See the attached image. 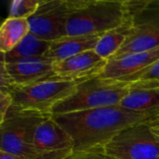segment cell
I'll list each match as a JSON object with an SVG mask.
<instances>
[{"mask_svg":"<svg viewBox=\"0 0 159 159\" xmlns=\"http://www.w3.org/2000/svg\"><path fill=\"white\" fill-rule=\"evenodd\" d=\"M115 159H159V136L144 123L131 126L104 146Z\"/></svg>","mask_w":159,"mask_h":159,"instance_id":"7","label":"cell"},{"mask_svg":"<svg viewBox=\"0 0 159 159\" xmlns=\"http://www.w3.org/2000/svg\"><path fill=\"white\" fill-rule=\"evenodd\" d=\"M103 34L89 35H66L50 42L44 57L55 61L69 59L89 50H94Z\"/></svg>","mask_w":159,"mask_h":159,"instance_id":"13","label":"cell"},{"mask_svg":"<svg viewBox=\"0 0 159 159\" xmlns=\"http://www.w3.org/2000/svg\"><path fill=\"white\" fill-rule=\"evenodd\" d=\"M49 45V41L44 40L30 32L11 51L1 53V58H3L6 62H13L30 58L44 57Z\"/></svg>","mask_w":159,"mask_h":159,"instance_id":"14","label":"cell"},{"mask_svg":"<svg viewBox=\"0 0 159 159\" xmlns=\"http://www.w3.org/2000/svg\"><path fill=\"white\" fill-rule=\"evenodd\" d=\"M129 91L130 83L97 75L79 83L75 92L58 103L51 114L61 115L119 105Z\"/></svg>","mask_w":159,"mask_h":159,"instance_id":"3","label":"cell"},{"mask_svg":"<svg viewBox=\"0 0 159 159\" xmlns=\"http://www.w3.org/2000/svg\"><path fill=\"white\" fill-rule=\"evenodd\" d=\"M40 0H13L9 7V18L28 20L36 11Z\"/></svg>","mask_w":159,"mask_h":159,"instance_id":"19","label":"cell"},{"mask_svg":"<svg viewBox=\"0 0 159 159\" xmlns=\"http://www.w3.org/2000/svg\"><path fill=\"white\" fill-rule=\"evenodd\" d=\"M130 31L122 48L109 60L159 47V0H126Z\"/></svg>","mask_w":159,"mask_h":159,"instance_id":"4","label":"cell"},{"mask_svg":"<svg viewBox=\"0 0 159 159\" xmlns=\"http://www.w3.org/2000/svg\"><path fill=\"white\" fill-rule=\"evenodd\" d=\"M159 60V47L130 54L117 60L108 61L107 65L99 75L104 79L125 81L143 73Z\"/></svg>","mask_w":159,"mask_h":159,"instance_id":"12","label":"cell"},{"mask_svg":"<svg viewBox=\"0 0 159 159\" xmlns=\"http://www.w3.org/2000/svg\"><path fill=\"white\" fill-rule=\"evenodd\" d=\"M108 61L94 50L85 51L69 59L53 62L55 80L85 81L100 75Z\"/></svg>","mask_w":159,"mask_h":159,"instance_id":"10","label":"cell"},{"mask_svg":"<svg viewBox=\"0 0 159 159\" xmlns=\"http://www.w3.org/2000/svg\"><path fill=\"white\" fill-rule=\"evenodd\" d=\"M13 105V98L11 93L7 89H0V123L5 119L8 110Z\"/></svg>","mask_w":159,"mask_h":159,"instance_id":"21","label":"cell"},{"mask_svg":"<svg viewBox=\"0 0 159 159\" xmlns=\"http://www.w3.org/2000/svg\"><path fill=\"white\" fill-rule=\"evenodd\" d=\"M159 114L136 112L121 105L68 114L52 115L74 141V151L104 150V146L126 129L144 123Z\"/></svg>","mask_w":159,"mask_h":159,"instance_id":"1","label":"cell"},{"mask_svg":"<svg viewBox=\"0 0 159 159\" xmlns=\"http://www.w3.org/2000/svg\"><path fill=\"white\" fill-rule=\"evenodd\" d=\"M128 13V11H127ZM130 31V20L128 15L126 21L119 27L102 35L94 51L102 59L109 61L124 45Z\"/></svg>","mask_w":159,"mask_h":159,"instance_id":"17","label":"cell"},{"mask_svg":"<svg viewBox=\"0 0 159 159\" xmlns=\"http://www.w3.org/2000/svg\"><path fill=\"white\" fill-rule=\"evenodd\" d=\"M35 159H64L74 152L71 136L51 116L36 129L34 140Z\"/></svg>","mask_w":159,"mask_h":159,"instance_id":"9","label":"cell"},{"mask_svg":"<svg viewBox=\"0 0 159 159\" xmlns=\"http://www.w3.org/2000/svg\"><path fill=\"white\" fill-rule=\"evenodd\" d=\"M0 159H24L20 157L12 155V154H8L3 151H0Z\"/></svg>","mask_w":159,"mask_h":159,"instance_id":"23","label":"cell"},{"mask_svg":"<svg viewBox=\"0 0 159 159\" xmlns=\"http://www.w3.org/2000/svg\"><path fill=\"white\" fill-rule=\"evenodd\" d=\"M122 107L136 111L159 114V89H134L120 102Z\"/></svg>","mask_w":159,"mask_h":159,"instance_id":"15","label":"cell"},{"mask_svg":"<svg viewBox=\"0 0 159 159\" xmlns=\"http://www.w3.org/2000/svg\"><path fill=\"white\" fill-rule=\"evenodd\" d=\"M5 63L13 87H26L45 81H56L53 61L46 57L30 58L13 62L5 61Z\"/></svg>","mask_w":159,"mask_h":159,"instance_id":"11","label":"cell"},{"mask_svg":"<svg viewBox=\"0 0 159 159\" xmlns=\"http://www.w3.org/2000/svg\"><path fill=\"white\" fill-rule=\"evenodd\" d=\"M30 33V24L26 19L7 17L0 28V51L7 53L16 48Z\"/></svg>","mask_w":159,"mask_h":159,"instance_id":"16","label":"cell"},{"mask_svg":"<svg viewBox=\"0 0 159 159\" xmlns=\"http://www.w3.org/2000/svg\"><path fill=\"white\" fill-rule=\"evenodd\" d=\"M64 159H115L108 156L104 150L74 151Z\"/></svg>","mask_w":159,"mask_h":159,"instance_id":"20","label":"cell"},{"mask_svg":"<svg viewBox=\"0 0 159 159\" xmlns=\"http://www.w3.org/2000/svg\"><path fill=\"white\" fill-rule=\"evenodd\" d=\"M124 82L130 83L134 89H159V60L143 73L132 76Z\"/></svg>","mask_w":159,"mask_h":159,"instance_id":"18","label":"cell"},{"mask_svg":"<svg viewBox=\"0 0 159 159\" xmlns=\"http://www.w3.org/2000/svg\"><path fill=\"white\" fill-rule=\"evenodd\" d=\"M69 15L68 0H40L36 11L28 19L30 32L49 42L66 36Z\"/></svg>","mask_w":159,"mask_h":159,"instance_id":"8","label":"cell"},{"mask_svg":"<svg viewBox=\"0 0 159 159\" xmlns=\"http://www.w3.org/2000/svg\"><path fill=\"white\" fill-rule=\"evenodd\" d=\"M67 35L105 34L127 20L126 0H68Z\"/></svg>","mask_w":159,"mask_h":159,"instance_id":"2","label":"cell"},{"mask_svg":"<svg viewBox=\"0 0 159 159\" xmlns=\"http://www.w3.org/2000/svg\"><path fill=\"white\" fill-rule=\"evenodd\" d=\"M145 124L149 127L150 130L155 133L156 135L159 136V115L156 116L154 118L145 122Z\"/></svg>","mask_w":159,"mask_h":159,"instance_id":"22","label":"cell"},{"mask_svg":"<svg viewBox=\"0 0 159 159\" xmlns=\"http://www.w3.org/2000/svg\"><path fill=\"white\" fill-rule=\"evenodd\" d=\"M81 82L83 81H45L26 87H13L8 91L13 98V105L26 110L51 114L58 103L75 92Z\"/></svg>","mask_w":159,"mask_h":159,"instance_id":"6","label":"cell"},{"mask_svg":"<svg viewBox=\"0 0 159 159\" xmlns=\"http://www.w3.org/2000/svg\"><path fill=\"white\" fill-rule=\"evenodd\" d=\"M51 116V114L26 110L12 105L5 119L0 123V151L24 159H35L34 140L36 129Z\"/></svg>","mask_w":159,"mask_h":159,"instance_id":"5","label":"cell"}]
</instances>
